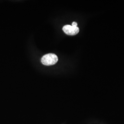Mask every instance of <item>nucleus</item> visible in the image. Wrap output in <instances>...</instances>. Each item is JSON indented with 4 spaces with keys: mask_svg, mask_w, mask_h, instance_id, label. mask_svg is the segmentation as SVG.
Returning a JSON list of instances; mask_svg holds the SVG:
<instances>
[{
    "mask_svg": "<svg viewBox=\"0 0 124 124\" xmlns=\"http://www.w3.org/2000/svg\"><path fill=\"white\" fill-rule=\"evenodd\" d=\"M58 61L57 56L53 53H48L45 55L41 59V62L43 64L46 66L53 65L56 64Z\"/></svg>",
    "mask_w": 124,
    "mask_h": 124,
    "instance_id": "1",
    "label": "nucleus"
},
{
    "mask_svg": "<svg viewBox=\"0 0 124 124\" xmlns=\"http://www.w3.org/2000/svg\"><path fill=\"white\" fill-rule=\"evenodd\" d=\"M62 30L68 35L74 36L79 33V28L77 26H73L70 25H66L63 27Z\"/></svg>",
    "mask_w": 124,
    "mask_h": 124,
    "instance_id": "2",
    "label": "nucleus"
},
{
    "mask_svg": "<svg viewBox=\"0 0 124 124\" xmlns=\"http://www.w3.org/2000/svg\"><path fill=\"white\" fill-rule=\"evenodd\" d=\"M72 26H77V23L75 22H74L72 23Z\"/></svg>",
    "mask_w": 124,
    "mask_h": 124,
    "instance_id": "3",
    "label": "nucleus"
}]
</instances>
